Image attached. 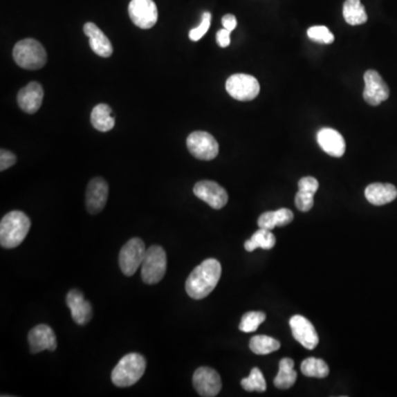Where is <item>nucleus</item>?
<instances>
[{"label": "nucleus", "mask_w": 397, "mask_h": 397, "mask_svg": "<svg viewBox=\"0 0 397 397\" xmlns=\"http://www.w3.org/2000/svg\"><path fill=\"white\" fill-rule=\"evenodd\" d=\"M222 274L220 261L207 259L196 266L185 281L187 294L194 299H203L218 285Z\"/></svg>", "instance_id": "f257e3e1"}, {"label": "nucleus", "mask_w": 397, "mask_h": 397, "mask_svg": "<svg viewBox=\"0 0 397 397\" xmlns=\"http://www.w3.org/2000/svg\"><path fill=\"white\" fill-rule=\"evenodd\" d=\"M31 221L21 211H11L0 222V245L3 248L19 246L30 231Z\"/></svg>", "instance_id": "f03ea898"}, {"label": "nucleus", "mask_w": 397, "mask_h": 397, "mask_svg": "<svg viewBox=\"0 0 397 397\" xmlns=\"http://www.w3.org/2000/svg\"><path fill=\"white\" fill-rule=\"evenodd\" d=\"M145 371H146V359L142 354H126L113 370V384L118 387H131L142 378Z\"/></svg>", "instance_id": "7ed1b4c3"}, {"label": "nucleus", "mask_w": 397, "mask_h": 397, "mask_svg": "<svg viewBox=\"0 0 397 397\" xmlns=\"http://www.w3.org/2000/svg\"><path fill=\"white\" fill-rule=\"evenodd\" d=\"M12 57L17 64L26 70L42 68L48 60L44 46L39 41L31 38L19 41L14 46Z\"/></svg>", "instance_id": "20e7f679"}, {"label": "nucleus", "mask_w": 397, "mask_h": 397, "mask_svg": "<svg viewBox=\"0 0 397 397\" xmlns=\"http://www.w3.org/2000/svg\"><path fill=\"white\" fill-rule=\"evenodd\" d=\"M167 255L166 252L159 245L150 246L142 264V281L147 285H155L163 279L166 274Z\"/></svg>", "instance_id": "39448f33"}, {"label": "nucleus", "mask_w": 397, "mask_h": 397, "mask_svg": "<svg viewBox=\"0 0 397 397\" xmlns=\"http://www.w3.org/2000/svg\"><path fill=\"white\" fill-rule=\"evenodd\" d=\"M146 248L142 239L133 237L129 239L120 252L118 263L122 274L126 276H133L139 267L142 266V261L146 254Z\"/></svg>", "instance_id": "423d86ee"}, {"label": "nucleus", "mask_w": 397, "mask_h": 397, "mask_svg": "<svg viewBox=\"0 0 397 397\" xmlns=\"http://www.w3.org/2000/svg\"><path fill=\"white\" fill-rule=\"evenodd\" d=\"M225 89L230 95L241 102L252 101L259 94V83L250 74L237 73L228 79Z\"/></svg>", "instance_id": "0eeeda50"}, {"label": "nucleus", "mask_w": 397, "mask_h": 397, "mask_svg": "<svg viewBox=\"0 0 397 397\" xmlns=\"http://www.w3.org/2000/svg\"><path fill=\"white\" fill-rule=\"evenodd\" d=\"M187 147L191 155L200 160L210 161L219 155V144L207 131H194L187 138Z\"/></svg>", "instance_id": "6e6552de"}, {"label": "nucleus", "mask_w": 397, "mask_h": 397, "mask_svg": "<svg viewBox=\"0 0 397 397\" xmlns=\"http://www.w3.org/2000/svg\"><path fill=\"white\" fill-rule=\"evenodd\" d=\"M128 14L133 25L140 29H150L158 20V9L154 0H131Z\"/></svg>", "instance_id": "1a4fd4ad"}, {"label": "nucleus", "mask_w": 397, "mask_h": 397, "mask_svg": "<svg viewBox=\"0 0 397 397\" xmlns=\"http://www.w3.org/2000/svg\"><path fill=\"white\" fill-rule=\"evenodd\" d=\"M194 194L196 198L209 204L210 207L215 210L222 209L229 201V196L225 189L222 188L219 183L210 180L198 181L194 185Z\"/></svg>", "instance_id": "9d476101"}, {"label": "nucleus", "mask_w": 397, "mask_h": 397, "mask_svg": "<svg viewBox=\"0 0 397 397\" xmlns=\"http://www.w3.org/2000/svg\"><path fill=\"white\" fill-rule=\"evenodd\" d=\"M192 382L194 389L200 396H216L222 389V381L219 373L211 367H198L194 372Z\"/></svg>", "instance_id": "9b49d317"}, {"label": "nucleus", "mask_w": 397, "mask_h": 397, "mask_svg": "<svg viewBox=\"0 0 397 397\" xmlns=\"http://www.w3.org/2000/svg\"><path fill=\"white\" fill-rule=\"evenodd\" d=\"M365 87L363 98L372 107H378L382 102L387 101L389 96V89L381 75L374 70H369L364 73Z\"/></svg>", "instance_id": "f8f14e48"}, {"label": "nucleus", "mask_w": 397, "mask_h": 397, "mask_svg": "<svg viewBox=\"0 0 397 397\" xmlns=\"http://www.w3.org/2000/svg\"><path fill=\"white\" fill-rule=\"evenodd\" d=\"M289 326H290L291 332H293L295 339L304 348L313 350L318 346V333H317L315 326L307 318L300 316V315H296V316L291 317L290 320H289Z\"/></svg>", "instance_id": "ddd939ff"}, {"label": "nucleus", "mask_w": 397, "mask_h": 397, "mask_svg": "<svg viewBox=\"0 0 397 397\" xmlns=\"http://www.w3.org/2000/svg\"><path fill=\"white\" fill-rule=\"evenodd\" d=\"M109 198V185L103 178L91 180L86 189V207L91 214L102 212Z\"/></svg>", "instance_id": "4468645a"}, {"label": "nucleus", "mask_w": 397, "mask_h": 397, "mask_svg": "<svg viewBox=\"0 0 397 397\" xmlns=\"http://www.w3.org/2000/svg\"><path fill=\"white\" fill-rule=\"evenodd\" d=\"M28 341L33 353H40L44 350L55 351L57 349V337L51 326L38 324L28 335Z\"/></svg>", "instance_id": "2eb2a0df"}, {"label": "nucleus", "mask_w": 397, "mask_h": 397, "mask_svg": "<svg viewBox=\"0 0 397 397\" xmlns=\"http://www.w3.org/2000/svg\"><path fill=\"white\" fill-rule=\"evenodd\" d=\"M66 305L71 311L72 318L75 324L84 326L89 324L93 317V309L90 302L84 298L79 289H72L66 295Z\"/></svg>", "instance_id": "dca6fc26"}, {"label": "nucleus", "mask_w": 397, "mask_h": 397, "mask_svg": "<svg viewBox=\"0 0 397 397\" xmlns=\"http://www.w3.org/2000/svg\"><path fill=\"white\" fill-rule=\"evenodd\" d=\"M44 89L38 82H30L22 87L17 96V102L20 109L27 114H35L38 112L44 101Z\"/></svg>", "instance_id": "f3484780"}, {"label": "nucleus", "mask_w": 397, "mask_h": 397, "mask_svg": "<svg viewBox=\"0 0 397 397\" xmlns=\"http://www.w3.org/2000/svg\"><path fill=\"white\" fill-rule=\"evenodd\" d=\"M317 142L328 155L340 158L346 153V142L339 131L332 128H321L317 133Z\"/></svg>", "instance_id": "a211bd4d"}, {"label": "nucleus", "mask_w": 397, "mask_h": 397, "mask_svg": "<svg viewBox=\"0 0 397 397\" xmlns=\"http://www.w3.org/2000/svg\"><path fill=\"white\" fill-rule=\"evenodd\" d=\"M83 31L89 37L92 51L102 57H109L113 55V46L105 33L93 22H87Z\"/></svg>", "instance_id": "6ab92c4d"}, {"label": "nucleus", "mask_w": 397, "mask_h": 397, "mask_svg": "<svg viewBox=\"0 0 397 397\" xmlns=\"http://www.w3.org/2000/svg\"><path fill=\"white\" fill-rule=\"evenodd\" d=\"M298 188L299 191L295 198V204L302 212H308L313 207V196L319 188L318 180L313 177L302 178L298 183Z\"/></svg>", "instance_id": "aec40b11"}, {"label": "nucleus", "mask_w": 397, "mask_h": 397, "mask_svg": "<svg viewBox=\"0 0 397 397\" xmlns=\"http://www.w3.org/2000/svg\"><path fill=\"white\" fill-rule=\"evenodd\" d=\"M365 198L373 205H385L397 198V189L391 183H372L365 189Z\"/></svg>", "instance_id": "412c9836"}, {"label": "nucleus", "mask_w": 397, "mask_h": 397, "mask_svg": "<svg viewBox=\"0 0 397 397\" xmlns=\"http://www.w3.org/2000/svg\"><path fill=\"white\" fill-rule=\"evenodd\" d=\"M93 127L102 133L112 131L115 126V115L107 104H98L91 113Z\"/></svg>", "instance_id": "4be33fe9"}, {"label": "nucleus", "mask_w": 397, "mask_h": 397, "mask_svg": "<svg viewBox=\"0 0 397 397\" xmlns=\"http://www.w3.org/2000/svg\"><path fill=\"white\" fill-rule=\"evenodd\" d=\"M294 221V213L290 210L283 209L277 211H270L265 212L259 216V226L261 229L270 230L275 229L276 226H285L291 223Z\"/></svg>", "instance_id": "5701e85b"}, {"label": "nucleus", "mask_w": 397, "mask_h": 397, "mask_svg": "<svg viewBox=\"0 0 397 397\" xmlns=\"http://www.w3.org/2000/svg\"><path fill=\"white\" fill-rule=\"evenodd\" d=\"M294 360L284 358L279 362V372L274 380V384L277 389H288L297 381V372L294 370Z\"/></svg>", "instance_id": "b1692460"}, {"label": "nucleus", "mask_w": 397, "mask_h": 397, "mask_svg": "<svg viewBox=\"0 0 397 397\" xmlns=\"http://www.w3.org/2000/svg\"><path fill=\"white\" fill-rule=\"evenodd\" d=\"M343 17L350 26L363 25L367 21V11L361 0H346L343 5Z\"/></svg>", "instance_id": "393cba45"}, {"label": "nucleus", "mask_w": 397, "mask_h": 397, "mask_svg": "<svg viewBox=\"0 0 397 397\" xmlns=\"http://www.w3.org/2000/svg\"><path fill=\"white\" fill-rule=\"evenodd\" d=\"M275 244L276 237L270 232V230L259 228V231H256L253 237L245 242L244 248L248 252H253L257 248L267 250H272L275 246Z\"/></svg>", "instance_id": "a878e982"}, {"label": "nucleus", "mask_w": 397, "mask_h": 397, "mask_svg": "<svg viewBox=\"0 0 397 397\" xmlns=\"http://www.w3.org/2000/svg\"><path fill=\"white\" fill-rule=\"evenodd\" d=\"M250 349L257 356H266L280 349V342L267 335H255L250 341Z\"/></svg>", "instance_id": "bb28decb"}, {"label": "nucleus", "mask_w": 397, "mask_h": 397, "mask_svg": "<svg viewBox=\"0 0 397 397\" xmlns=\"http://www.w3.org/2000/svg\"><path fill=\"white\" fill-rule=\"evenodd\" d=\"M302 372L308 378H324L329 376V367L324 360L308 358L302 363Z\"/></svg>", "instance_id": "cd10ccee"}, {"label": "nucleus", "mask_w": 397, "mask_h": 397, "mask_svg": "<svg viewBox=\"0 0 397 397\" xmlns=\"http://www.w3.org/2000/svg\"><path fill=\"white\" fill-rule=\"evenodd\" d=\"M241 385L248 392H265L267 387L264 376L259 367H253L250 376L243 378Z\"/></svg>", "instance_id": "c85d7f7f"}, {"label": "nucleus", "mask_w": 397, "mask_h": 397, "mask_svg": "<svg viewBox=\"0 0 397 397\" xmlns=\"http://www.w3.org/2000/svg\"><path fill=\"white\" fill-rule=\"evenodd\" d=\"M266 320V315L261 311H250V313H245L242 317L241 324H239V330L246 333L250 332L256 331L259 329L264 321Z\"/></svg>", "instance_id": "c756f323"}, {"label": "nucleus", "mask_w": 397, "mask_h": 397, "mask_svg": "<svg viewBox=\"0 0 397 397\" xmlns=\"http://www.w3.org/2000/svg\"><path fill=\"white\" fill-rule=\"evenodd\" d=\"M307 35L311 40L315 41L317 44H331L335 41V36L324 26H315V27L309 28Z\"/></svg>", "instance_id": "7c9ffc66"}, {"label": "nucleus", "mask_w": 397, "mask_h": 397, "mask_svg": "<svg viewBox=\"0 0 397 397\" xmlns=\"http://www.w3.org/2000/svg\"><path fill=\"white\" fill-rule=\"evenodd\" d=\"M211 14H210L209 11H205L202 15V21L198 27L194 28L192 30H190L189 33V38H190L191 41H196L201 40L203 38L204 35L207 33L209 30L210 25H211Z\"/></svg>", "instance_id": "2f4dec72"}, {"label": "nucleus", "mask_w": 397, "mask_h": 397, "mask_svg": "<svg viewBox=\"0 0 397 397\" xmlns=\"http://www.w3.org/2000/svg\"><path fill=\"white\" fill-rule=\"evenodd\" d=\"M17 158L14 154L9 150H0V172H5L7 169L14 166Z\"/></svg>", "instance_id": "473e14b6"}, {"label": "nucleus", "mask_w": 397, "mask_h": 397, "mask_svg": "<svg viewBox=\"0 0 397 397\" xmlns=\"http://www.w3.org/2000/svg\"><path fill=\"white\" fill-rule=\"evenodd\" d=\"M216 41H218L219 46L221 48H226L231 44V31L228 30L225 28L221 29L216 33Z\"/></svg>", "instance_id": "72a5a7b5"}, {"label": "nucleus", "mask_w": 397, "mask_h": 397, "mask_svg": "<svg viewBox=\"0 0 397 397\" xmlns=\"http://www.w3.org/2000/svg\"><path fill=\"white\" fill-rule=\"evenodd\" d=\"M222 25L228 30L233 31L237 26V17L233 16V15H225V16L222 18Z\"/></svg>", "instance_id": "f704fd0d"}]
</instances>
